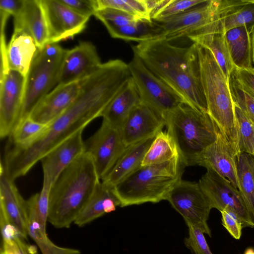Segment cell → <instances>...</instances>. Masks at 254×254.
I'll use <instances>...</instances> for the list:
<instances>
[{
	"label": "cell",
	"mask_w": 254,
	"mask_h": 254,
	"mask_svg": "<svg viewBox=\"0 0 254 254\" xmlns=\"http://www.w3.org/2000/svg\"><path fill=\"white\" fill-rule=\"evenodd\" d=\"M252 61L254 62V29L250 33Z\"/></svg>",
	"instance_id": "obj_44"
},
{
	"label": "cell",
	"mask_w": 254,
	"mask_h": 254,
	"mask_svg": "<svg viewBox=\"0 0 254 254\" xmlns=\"http://www.w3.org/2000/svg\"><path fill=\"white\" fill-rule=\"evenodd\" d=\"M112 189L100 181L74 224L79 227H83L105 214L115 211L117 206H120V202Z\"/></svg>",
	"instance_id": "obj_25"
},
{
	"label": "cell",
	"mask_w": 254,
	"mask_h": 254,
	"mask_svg": "<svg viewBox=\"0 0 254 254\" xmlns=\"http://www.w3.org/2000/svg\"><path fill=\"white\" fill-rule=\"evenodd\" d=\"M161 117L186 166L198 165L202 152L215 141L220 132L208 113L185 103Z\"/></svg>",
	"instance_id": "obj_4"
},
{
	"label": "cell",
	"mask_w": 254,
	"mask_h": 254,
	"mask_svg": "<svg viewBox=\"0 0 254 254\" xmlns=\"http://www.w3.org/2000/svg\"><path fill=\"white\" fill-rule=\"evenodd\" d=\"M208 0H168V2L159 9L151 19L156 22L174 17L192 8L206 2Z\"/></svg>",
	"instance_id": "obj_36"
},
{
	"label": "cell",
	"mask_w": 254,
	"mask_h": 254,
	"mask_svg": "<svg viewBox=\"0 0 254 254\" xmlns=\"http://www.w3.org/2000/svg\"><path fill=\"white\" fill-rule=\"evenodd\" d=\"M237 164L239 190L254 221V156L241 154Z\"/></svg>",
	"instance_id": "obj_30"
},
{
	"label": "cell",
	"mask_w": 254,
	"mask_h": 254,
	"mask_svg": "<svg viewBox=\"0 0 254 254\" xmlns=\"http://www.w3.org/2000/svg\"><path fill=\"white\" fill-rule=\"evenodd\" d=\"M26 76L8 69L0 72V137H9L18 123Z\"/></svg>",
	"instance_id": "obj_12"
},
{
	"label": "cell",
	"mask_w": 254,
	"mask_h": 254,
	"mask_svg": "<svg viewBox=\"0 0 254 254\" xmlns=\"http://www.w3.org/2000/svg\"><path fill=\"white\" fill-rule=\"evenodd\" d=\"M49 127V125L38 123L28 117L15 127L7 143L18 148H28L41 139Z\"/></svg>",
	"instance_id": "obj_32"
},
{
	"label": "cell",
	"mask_w": 254,
	"mask_h": 254,
	"mask_svg": "<svg viewBox=\"0 0 254 254\" xmlns=\"http://www.w3.org/2000/svg\"><path fill=\"white\" fill-rule=\"evenodd\" d=\"M166 200L182 216L187 225H193L211 237L207 220L213 208L198 183L181 180Z\"/></svg>",
	"instance_id": "obj_8"
},
{
	"label": "cell",
	"mask_w": 254,
	"mask_h": 254,
	"mask_svg": "<svg viewBox=\"0 0 254 254\" xmlns=\"http://www.w3.org/2000/svg\"><path fill=\"white\" fill-rule=\"evenodd\" d=\"M41 1L48 27L49 43L71 38L86 27L89 18L76 13L60 0Z\"/></svg>",
	"instance_id": "obj_14"
},
{
	"label": "cell",
	"mask_w": 254,
	"mask_h": 254,
	"mask_svg": "<svg viewBox=\"0 0 254 254\" xmlns=\"http://www.w3.org/2000/svg\"><path fill=\"white\" fill-rule=\"evenodd\" d=\"M235 141L234 151L237 157L241 154L254 156V125L242 111L234 105Z\"/></svg>",
	"instance_id": "obj_33"
},
{
	"label": "cell",
	"mask_w": 254,
	"mask_h": 254,
	"mask_svg": "<svg viewBox=\"0 0 254 254\" xmlns=\"http://www.w3.org/2000/svg\"><path fill=\"white\" fill-rule=\"evenodd\" d=\"M114 38L139 43L164 38V30L161 24L152 20L140 19L130 24L107 29Z\"/></svg>",
	"instance_id": "obj_28"
},
{
	"label": "cell",
	"mask_w": 254,
	"mask_h": 254,
	"mask_svg": "<svg viewBox=\"0 0 254 254\" xmlns=\"http://www.w3.org/2000/svg\"><path fill=\"white\" fill-rule=\"evenodd\" d=\"M26 202L28 235L35 243L42 254H81L78 249L58 246L49 239L46 233V227L41 224L39 219L36 194L26 200Z\"/></svg>",
	"instance_id": "obj_26"
},
{
	"label": "cell",
	"mask_w": 254,
	"mask_h": 254,
	"mask_svg": "<svg viewBox=\"0 0 254 254\" xmlns=\"http://www.w3.org/2000/svg\"><path fill=\"white\" fill-rule=\"evenodd\" d=\"M102 64L95 45L81 41L66 50L62 63L58 85L80 81L92 74Z\"/></svg>",
	"instance_id": "obj_15"
},
{
	"label": "cell",
	"mask_w": 254,
	"mask_h": 254,
	"mask_svg": "<svg viewBox=\"0 0 254 254\" xmlns=\"http://www.w3.org/2000/svg\"><path fill=\"white\" fill-rule=\"evenodd\" d=\"M24 0H0V18L8 20L10 16L13 17L21 9Z\"/></svg>",
	"instance_id": "obj_43"
},
{
	"label": "cell",
	"mask_w": 254,
	"mask_h": 254,
	"mask_svg": "<svg viewBox=\"0 0 254 254\" xmlns=\"http://www.w3.org/2000/svg\"><path fill=\"white\" fill-rule=\"evenodd\" d=\"M83 130L77 131L41 159L43 182L52 187L62 172L85 152Z\"/></svg>",
	"instance_id": "obj_18"
},
{
	"label": "cell",
	"mask_w": 254,
	"mask_h": 254,
	"mask_svg": "<svg viewBox=\"0 0 254 254\" xmlns=\"http://www.w3.org/2000/svg\"><path fill=\"white\" fill-rule=\"evenodd\" d=\"M197 45L201 79L207 103V113L234 149L235 117L228 80L211 52L207 48Z\"/></svg>",
	"instance_id": "obj_5"
},
{
	"label": "cell",
	"mask_w": 254,
	"mask_h": 254,
	"mask_svg": "<svg viewBox=\"0 0 254 254\" xmlns=\"http://www.w3.org/2000/svg\"><path fill=\"white\" fill-rule=\"evenodd\" d=\"M237 161L231 144L220 131L215 141L202 152L198 165L215 171L239 190Z\"/></svg>",
	"instance_id": "obj_19"
},
{
	"label": "cell",
	"mask_w": 254,
	"mask_h": 254,
	"mask_svg": "<svg viewBox=\"0 0 254 254\" xmlns=\"http://www.w3.org/2000/svg\"><path fill=\"white\" fill-rule=\"evenodd\" d=\"M65 51L58 43H49L38 49L26 76L18 123L29 117L40 101L58 85Z\"/></svg>",
	"instance_id": "obj_6"
},
{
	"label": "cell",
	"mask_w": 254,
	"mask_h": 254,
	"mask_svg": "<svg viewBox=\"0 0 254 254\" xmlns=\"http://www.w3.org/2000/svg\"><path fill=\"white\" fill-rule=\"evenodd\" d=\"M128 66L141 102L150 107L161 117L185 103L171 88L153 74L134 55Z\"/></svg>",
	"instance_id": "obj_7"
},
{
	"label": "cell",
	"mask_w": 254,
	"mask_h": 254,
	"mask_svg": "<svg viewBox=\"0 0 254 254\" xmlns=\"http://www.w3.org/2000/svg\"><path fill=\"white\" fill-rule=\"evenodd\" d=\"M80 85V81L57 85L40 101L29 117L38 123L50 125L71 106Z\"/></svg>",
	"instance_id": "obj_20"
},
{
	"label": "cell",
	"mask_w": 254,
	"mask_h": 254,
	"mask_svg": "<svg viewBox=\"0 0 254 254\" xmlns=\"http://www.w3.org/2000/svg\"><path fill=\"white\" fill-rule=\"evenodd\" d=\"M215 11V0H208L198 6L157 22L164 29V38L170 42L182 37H188L209 24L213 20Z\"/></svg>",
	"instance_id": "obj_17"
},
{
	"label": "cell",
	"mask_w": 254,
	"mask_h": 254,
	"mask_svg": "<svg viewBox=\"0 0 254 254\" xmlns=\"http://www.w3.org/2000/svg\"><path fill=\"white\" fill-rule=\"evenodd\" d=\"M179 155L172 137L167 131L161 130L154 137L144 156L141 166L164 163Z\"/></svg>",
	"instance_id": "obj_31"
},
{
	"label": "cell",
	"mask_w": 254,
	"mask_h": 254,
	"mask_svg": "<svg viewBox=\"0 0 254 254\" xmlns=\"http://www.w3.org/2000/svg\"><path fill=\"white\" fill-rule=\"evenodd\" d=\"M189 236L184 240L186 246L192 254H213L204 236V233L198 228L187 225Z\"/></svg>",
	"instance_id": "obj_38"
},
{
	"label": "cell",
	"mask_w": 254,
	"mask_h": 254,
	"mask_svg": "<svg viewBox=\"0 0 254 254\" xmlns=\"http://www.w3.org/2000/svg\"><path fill=\"white\" fill-rule=\"evenodd\" d=\"M140 101L139 95L131 77L103 113V120L121 129L131 110Z\"/></svg>",
	"instance_id": "obj_24"
},
{
	"label": "cell",
	"mask_w": 254,
	"mask_h": 254,
	"mask_svg": "<svg viewBox=\"0 0 254 254\" xmlns=\"http://www.w3.org/2000/svg\"><path fill=\"white\" fill-rule=\"evenodd\" d=\"M193 43L208 49L228 80L235 67L225 39L224 33H214L188 37Z\"/></svg>",
	"instance_id": "obj_29"
},
{
	"label": "cell",
	"mask_w": 254,
	"mask_h": 254,
	"mask_svg": "<svg viewBox=\"0 0 254 254\" xmlns=\"http://www.w3.org/2000/svg\"><path fill=\"white\" fill-rule=\"evenodd\" d=\"M198 183L213 208L220 211H231L240 219L243 228L254 227V221L239 190L228 180L215 171L207 169Z\"/></svg>",
	"instance_id": "obj_10"
},
{
	"label": "cell",
	"mask_w": 254,
	"mask_h": 254,
	"mask_svg": "<svg viewBox=\"0 0 254 254\" xmlns=\"http://www.w3.org/2000/svg\"><path fill=\"white\" fill-rule=\"evenodd\" d=\"M97 2L98 9L113 8L134 15L141 19L152 20L145 0H97Z\"/></svg>",
	"instance_id": "obj_35"
},
{
	"label": "cell",
	"mask_w": 254,
	"mask_h": 254,
	"mask_svg": "<svg viewBox=\"0 0 254 254\" xmlns=\"http://www.w3.org/2000/svg\"><path fill=\"white\" fill-rule=\"evenodd\" d=\"M13 17L14 30L30 35L38 49L49 43L48 27L41 0H24L21 9Z\"/></svg>",
	"instance_id": "obj_22"
},
{
	"label": "cell",
	"mask_w": 254,
	"mask_h": 254,
	"mask_svg": "<svg viewBox=\"0 0 254 254\" xmlns=\"http://www.w3.org/2000/svg\"><path fill=\"white\" fill-rule=\"evenodd\" d=\"M132 49L133 54L186 104L207 113L197 44L181 47L160 38L139 43Z\"/></svg>",
	"instance_id": "obj_1"
},
{
	"label": "cell",
	"mask_w": 254,
	"mask_h": 254,
	"mask_svg": "<svg viewBox=\"0 0 254 254\" xmlns=\"http://www.w3.org/2000/svg\"><path fill=\"white\" fill-rule=\"evenodd\" d=\"M38 49L30 35L13 30L5 51L0 54V72L11 69L26 76Z\"/></svg>",
	"instance_id": "obj_21"
},
{
	"label": "cell",
	"mask_w": 254,
	"mask_h": 254,
	"mask_svg": "<svg viewBox=\"0 0 254 254\" xmlns=\"http://www.w3.org/2000/svg\"><path fill=\"white\" fill-rule=\"evenodd\" d=\"M215 3L212 22L189 37L224 33L241 26L246 27L250 34L254 29V0H215Z\"/></svg>",
	"instance_id": "obj_13"
},
{
	"label": "cell",
	"mask_w": 254,
	"mask_h": 254,
	"mask_svg": "<svg viewBox=\"0 0 254 254\" xmlns=\"http://www.w3.org/2000/svg\"><path fill=\"white\" fill-rule=\"evenodd\" d=\"M245 254H254V251L253 250L250 249L247 251Z\"/></svg>",
	"instance_id": "obj_45"
},
{
	"label": "cell",
	"mask_w": 254,
	"mask_h": 254,
	"mask_svg": "<svg viewBox=\"0 0 254 254\" xmlns=\"http://www.w3.org/2000/svg\"><path fill=\"white\" fill-rule=\"evenodd\" d=\"M27 202L19 193L14 181L0 167V227L2 239L20 236L27 240Z\"/></svg>",
	"instance_id": "obj_9"
},
{
	"label": "cell",
	"mask_w": 254,
	"mask_h": 254,
	"mask_svg": "<svg viewBox=\"0 0 254 254\" xmlns=\"http://www.w3.org/2000/svg\"><path fill=\"white\" fill-rule=\"evenodd\" d=\"M100 181L92 158L84 152L62 172L52 185L48 222L56 228H68Z\"/></svg>",
	"instance_id": "obj_2"
},
{
	"label": "cell",
	"mask_w": 254,
	"mask_h": 254,
	"mask_svg": "<svg viewBox=\"0 0 254 254\" xmlns=\"http://www.w3.org/2000/svg\"><path fill=\"white\" fill-rule=\"evenodd\" d=\"M164 126L162 118L140 101L131 110L120 129L124 144L127 147L155 137Z\"/></svg>",
	"instance_id": "obj_16"
},
{
	"label": "cell",
	"mask_w": 254,
	"mask_h": 254,
	"mask_svg": "<svg viewBox=\"0 0 254 254\" xmlns=\"http://www.w3.org/2000/svg\"><path fill=\"white\" fill-rule=\"evenodd\" d=\"M186 165L179 155L161 164L140 166L113 188L120 207L166 200L182 180Z\"/></svg>",
	"instance_id": "obj_3"
},
{
	"label": "cell",
	"mask_w": 254,
	"mask_h": 254,
	"mask_svg": "<svg viewBox=\"0 0 254 254\" xmlns=\"http://www.w3.org/2000/svg\"><path fill=\"white\" fill-rule=\"evenodd\" d=\"M154 138L145 139L128 146L111 170L102 180V183L113 188L140 167Z\"/></svg>",
	"instance_id": "obj_23"
},
{
	"label": "cell",
	"mask_w": 254,
	"mask_h": 254,
	"mask_svg": "<svg viewBox=\"0 0 254 254\" xmlns=\"http://www.w3.org/2000/svg\"><path fill=\"white\" fill-rule=\"evenodd\" d=\"M2 240L1 249L5 254H39L36 246L28 243L20 236Z\"/></svg>",
	"instance_id": "obj_39"
},
{
	"label": "cell",
	"mask_w": 254,
	"mask_h": 254,
	"mask_svg": "<svg viewBox=\"0 0 254 254\" xmlns=\"http://www.w3.org/2000/svg\"><path fill=\"white\" fill-rule=\"evenodd\" d=\"M0 254H5V253H4V252L3 251V250L1 249H0Z\"/></svg>",
	"instance_id": "obj_46"
},
{
	"label": "cell",
	"mask_w": 254,
	"mask_h": 254,
	"mask_svg": "<svg viewBox=\"0 0 254 254\" xmlns=\"http://www.w3.org/2000/svg\"><path fill=\"white\" fill-rule=\"evenodd\" d=\"M94 16L100 20L107 29L126 26L141 19L127 12L110 8L98 9Z\"/></svg>",
	"instance_id": "obj_37"
},
{
	"label": "cell",
	"mask_w": 254,
	"mask_h": 254,
	"mask_svg": "<svg viewBox=\"0 0 254 254\" xmlns=\"http://www.w3.org/2000/svg\"><path fill=\"white\" fill-rule=\"evenodd\" d=\"M228 84L233 104L254 125V96L241 86L235 77L233 70L229 75Z\"/></svg>",
	"instance_id": "obj_34"
},
{
	"label": "cell",
	"mask_w": 254,
	"mask_h": 254,
	"mask_svg": "<svg viewBox=\"0 0 254 254\" xmlns=\"http://www.w3.org/2000/svg\"><path fill=\"white\" fill-rule=\"evenodd\" d=\"M224 36L230 57L237 69H252V55L250 34L245 26L229 29Z\"/></svg>",
	"instance_id": "obj_27"
},
{
	"label": "cell",
	"mask_w": 254,
	"mask_h": 254,
	"mask_svg": "<svg viewBox=\"0 0 254 254\" xmlns=\"http://www.w3.org/2000/svg\"><path fill=\"white\" fill-rule=\"evenodd\" d=\"M220 212L223 226L234 238L240 239L243 228L240 219L235 213L228 210H222Z\"/></svg>",
	"instance_id": "obj_41"
},
{
	"label": "cell",
	"mask_w": 254,
	"mask_h": 254,
	"mask_svg": "<svg viewBox=\"0 0 254 254\" xmlns=\"http://www.w3.org/2000/svg\"><path fill=\"white\" fill-rule=\"evenodd\" d=\"M84 143L85 152L92 158L100 180L109 173L127 148L120 129L103 120L98 130Z\"/></svg>",
	"instance_id": "obj_11"
},
{
	"label": "cell",
	"mask_w": 254,
	"mask_h": 254,
	"mask_svg": "<svg viewBox=\"0 0 254 254\" xmlns=\"http://www.w3.org/2000/svg\"><path fill=\"white\" fill-rule=\"evenodd\" d=\"M235 77L241 86L254 96V68L233 69Z\"/></svg>",
	"instance_id": "obj_42"
},
{
	"label": "cell",
	"mask_w": 254,
	"mask_h": 254,
	"mask_svg": "<svg viewBox=\"0 0 254 254\" xmlns=\"http://www.w3.org/2000/svg\"><path fill=\"white\" fill-rule=\"evenodd\" d=\"M76 13L90 18L98 10L97 0H60Z\"/></svg>",
	"instance_id": "obj_40"
}]
</instances>
